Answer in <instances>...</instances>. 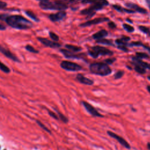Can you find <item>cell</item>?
<instances>
[{
	"mask_svg": "<svg viewBox=\"0 0 150 150\" xmlns=\"http://www.w3.org/2000/svg\"><path fill=\"white\" fill-rule=\"evenodd\" d=\"M0 19L5 21L8 25L17 29H28L32 26V23L21 15H0Z\"/></svg>",
	"mask_w": 150,
	"mask_h": 150,
	"instance_id": "6da1fadb",
	"label": "cell"
},
{
	"mask_svg": "<svg viewBox=\"0 0 150 150\" xmlns=\"http://www.w3.org/2000/svg\"><path fill=\"white\" fill-rule=\"evenodd\" d=\"M67 2H65V0L56 1L54 2H50L49 1L40 2L39 6L40 8L45 10H59L64 11L67 9L68 6L67 5Z\"/></svg>",
	"mask_w": 150,
	"mask_h": 150,
	"instance_id": "7a4b0ae2",
	"label": "cell"
},
{
	"mask_svg": "<svg viewBox=\"0 0 150 150\" xmlns=\"http://www.w3.org/2000/svg\"><path fill=\"white\" fill-rule=\"evenodd\" d=\"M89 69L92 73L102 76H108L111 73V70L107 64L103 63H92L90 65Z\"/></svg>",
	"mask_w": 150,
	"mask_h": 150,
	"instance_id": "3957f363",
	"label": "cell"
},
{
	"mask_svg": "<svg viewBox=\"0 0 150 150\" xmlns=\"http://www.w3.org/2000/svg\"><path fill=\"white\" fill-rule=\"evenodd\" d=\"M88 54L93 57L94 58H97L98 57L99 55H103V56H105V55H112L113 52L108 49L100 46H95L90 48L88 51Z\"/></svg>",
	"mask_w": 150,
	"mask_h": 150,
	"instance_id": "277c9868",
	"label": "cell"
},
{
	"mask_svg": "<svg viewBox=\"0 0 150 150\" xmlns=\"http://www.w3.org/2000/svg\"><path fill=\"white\" fill-rule=\"evenodd\" d=\"M60 66L62 69L67 70V71H77L81 70L82 69V67L79 64L71 62L69 61H63L60 63Z\"/></svg>",
	"mask_w": 150,
	"mask_h": 150,
	"instance_id": "5b68a950",
	"label": "cell"
},
{
	"mask_svg": "<svg viewBox=\"0 0 150 150\" xmlns=\"http://www.w3.org/2000/svg\"><path fill=\"white\" fill-rule=\"evenodd\" d=\"M103 6H104L101 4H91V5L89 8L82 10L80 12V13L82 15H87L88 16L87 18H89L96 13V11H97L101 9Z\"/></svg>",
	"mask_w": 150,
	"mask_h": 150,
	"instance_id": "8992f818",
	"label": "cell"
},
{
	"mask_svg": "<svg viewBox=\"0 0 150 150\" xmlns=\"http://www.w3.org/2000/svg\"><path fill=\"white\" fill-rule=\"evenodd\" d=\"M107 134L109 135L110 137H111L115 139L116 140H117V141L121 145H122L123 146H124L125 148H126L127 149H130V148H131L130 145L127 142V141L124 138H123L121 136H120V135H117V134H115V133H114L112 131H108Z\"/></svg>",
	"mask_w": 150,
	"mask_h": 150,
	"instance_id": "52a82bcc",
	"label": "cell"
},
{
	"mask_svg": "<svg viewBox=\"0 0 150 150\" xmlns=\"http://www.w3.org/2000/svg\"><path fill=\"white\" fill-rule=\"evenodd\" d=\"M82 104L86 110L93 116L94 117H103V115H101L92 105L89 104L88 102L86 101H82Z\"/></svg>",
	"mask_w": 150,
	"mask_h": 150,
	"instance_id": "ba28073f",
	"label": "cell"
},
{
	"mask_svg": "<svg viewBox=\"0 0 150 150\" xmlns=\"http://www.w3.org/2000/svg\"><path fill=\"white\" fill-rule=\"evenodd\" d=\"M109 19L107 18H95L94 19L87 21L83 23H81L80 25V26L81 27H87V26H90L93 25H96L100 23H103L105 21H108Z\"/></svg>",
	"mask_w": 150,
	"mask_h": 150,
	"instance_id": "9c48e42d",
	"label": "cell"
},
{
	"mask_svg": "<svg viewBox=\"0 0 150 150\" xmlns=\"http://www.w3.org/2000/svg\"><path fill=\"white\" fill-rule=\"evenodd\" d=\"M38 40L41 42L42 44H43L45 46L49 47H52V48H57V47H59L60 46V45L56 42L54 41H52L46 38H38Z\"/></svg>",
	"mask_w": 150,
	"mask_h": 150,
	"instance_id": "30bf717a",
	"label": "cell"
},
{
	"mask_svg": "<svg viewBox=\"0 0 150 150\" xmlns=\"http://www.w3.org/2000/svg\"><path fill=\"white\" fill-rule=\"evenodd\" d=\"M66 15V12L64 11H61L56 13L50 14L49 16L50 20L52 22H57L60 20H62Z\"/></svg>",
	"mask_w": 150,
	"mask_h": 150,
	"instance_id": "8fae6325",
	"label": "cell"
},
{
	"mask_svg": "<svg viewBox=\"0 0 150 150\" xmlns=\"http://www.w3.org/2000/svg\"><path fill=\"white\" fill-rule=\"evenodd\" d=\"M0 52L2 53L4 55H5L6 57L12 60L13 61L17 62H19V59H18V57L16 56H15L12 53H11L8 49H6L5 47H4L3 46H2L1 45H0Z\"/></svg>",
	"mask_w": 150,
	"mask_h": 150,
	"instance_id": "7c38bea8",
	"label": "cell"
},
{
	"mask_svg": "<svg viewBox=\"0 0 150 150\" xmlns=\"http://www.w3.org/2000/svg\"><path fill=\"white\" fill-rule=\"evenodd\" d=\"M125 5L128 7L129 8H131L132 9H134V11L135 12H138L139 13H147V11L146 9L140 7L139 6H138V5L137 4H133V3H127L125 4Z\"/></svg>",
	"mask_w": 150,
	"mask_h": 150,
	"instance_id": "4fadbf2b",
	"label": "cell"
},
{
	"mask_svg": "<svg viewBox=\"0 0 150 150\" xmlns=\"http://www.w3.org/2000/svg\"><path fill=\"white\" fill-rule=\"evenodd\" d=\"M76 79L80 83L86 85H92L93 84V81L92 80L84 77L81 74H78L76 76Z\"/></svg>",
	"mask_w": 150,
	"mask_h": 150,
	"instance_id": "5bb4252c",
	"label": "cell"
},
{
	"mask_svg": "<svg viewBox=\"0 0 150 150\" xmlns=\"http://www.w3.org/2000/svg\"><path fill=\"white\" fill-rule=\"evenodd\" d=\"M81 3L90 4H101L104 6L108 5V2L107 0H82Z\"/></svg>",
	"mask_w": 150,
	"mask_h": 150,
	"instance_id": "9a60e30c",
	"label": "cell"
},
{
	"mask_svg": "<svg viewBox=\"0 0 150 150\" xmlns=\"http://www.w3.org/2000/svg\"><path fill=\"white\" fill-rule=\"evenodd\" d=\"M132 61H133V63L134 64V65H137V66H139L144 69H146V68H148V69H150V64H148L146 62H144L143 61H142L141 59H138V57H132Z\"/></svg>",
	"mask_w": 150,
	"mask_h": 150,
	"instance_id": "2e32d148",
	"label": "cell"
},
{
	"mask_svg": "<svg viewBox=\"0 0 150 150\" xmlns=\"http://www.w3.org/2000/svg\"><path fill=\"white\" fill-rule=\"evenodd\" d=\"M60 52L63 53V54L68 59H75V58H80V56L74 53H73L72 52H70L68 50H66V49H61Z\"/></svg>",
	"mask_w": 150,
	"mask_h": 150,
	"instance_id": "e0dca14e",
	"label": "cell"
},
{
	"mask_svg": "<svg viewBox=\"0 0 150 150\" xmlns=\"http://www.w3.org/2000/svg\"><path fill=\"white\" fill-rule=\"evenodd\" d=\"M107 35H108L107 31L103 29V30H101L96 32V33H94L93 35V38L96 40H98V39H103V38L107 36Z\"/></svg>",
	"mask_w": 150,
	"mask_h": 150,
	"instance_id": "ac0fdd59",
	"label": "cell"
},
{
	"mask_svg": "<svg viewBox=\"0 0 150 150\" xmlns=\"http://www.w3.org/2000/svg\"><path fill=\"white\" fill-rule=\"evenodd\" d=\"M113 8L117 11L120 12H127V13H134L135 12L132 10H130V9H127L126 8H123L120 6L115 5H113Z\"/></svg>",
	"mask_w": 150,
	"mask_h": 150,
	"instance_id": "d6986e66",
	"label": "cell"
},
{
	"mask_svg": "<svg viewBox=\"0 0 150 150\" xmlns=\"http://www.w3.org/2000/svg\"><path fill=\"white\" fill-rule=\"evenodd\" d=\"M97 43H100V44L113 46V43L111 40H110L108 39H101L97 40Z\"/></svg>",
	"mask_w": 150,
	"mask_h": 150,
	"instance_id": "ffe728a7",
	"label": "cell"
},
{
	"mask_svg": "<svg viewBox=\"0 0 150 150\" xmlns=\"http://www.w3.org/2000/svg\"><path fill=\"white\" fill-rule=\"evenodd\" d=\"M65 47L67 49H68L69 50H71L73 52H79V51L81 50V48L80 47L74 46V45H66L65 46Z\"/></svg>",
	"mask_w": 150,
	"mask_h": 150,
	"instance_id": "44dd1931",
	"label": "cell"
},
{
	"mask_svg": "<svg viewBox=\"0 0 150 150\" xmlns=\"http://www.w3.org/2000/svg\"><path fill=\"white\" fill-rule=\"evenodd\" d=\"M25 13L27 16H28L29 17H30L31 19H32L33 21H36V22H39V19L38 18V17L35 15V14L34 13H33L32 12L30 11H26Z\"/></svg>",
	"mask_w": 150,
	"mask_h": 150,
	"instance_id": "7402d4cb",
	"label": "cell"
},
{
	"mask_svg": "<svg viewBox=\"0 0 150 150\" xmlns=\"http://www.w3.org/2000/svg\"><path fill=\"white\" fill-rule=\"evenodd\" d=\"M0 70L5 73H9L10 72V69L5 64L0 62Z\"/></svg>",
	"mask_w": 150,
	"mask_h": 150,
	"instance_id": "603a6c76",
	"label": "cell"
},
{
	"mask_svg": "<svg viewBox=\"0 0 150 150\" xmlns=\"http://www.w3.org/2000/svg\"><path fill=\"white\" fill-rule=\"evenodd\" d=\"M134 69L137 72H138L139 73H141V74H144L146 71L145 69H144V68H143V67H142L139 66H137V65H135Z\"/></svg>",
	"mask_w": 150,
	"mask_h": 150,
	"instance_id": "cb8c5ba5",
	"label": "cell"
},
{
	"mask_svg": "<svg viewBox=\"0 0 150 150\" xmlns=\"http://www.w3.org/2000/svg\"><path fill=\"white\" fill-rule=\"evenodd\" d=\"M57 112L58 114V115H59V118L64 123H67L68 122V119L64 115H63L62 113H61L60 111H57Z\"/></svg>",
	"mask_w": 150,
	"mask_h": 150,
	"instance_id": "d4e9b609",
	"label": "cell"
},
{
	"mask_svg": "<svg viewBox=\"0 0 150 150\" xmlns=\"http://www.w3.org/2000/svg\"><path fill=\"white\" fill-rule=\"evenodd\" d=\"M25 49L30 52H32V53H39V51L37 50L36 49H35L33 46L29 45H27L26 46H25Z\"/></svg>",
	"mask_w": 150,
	"mask_h": 150,
	"instance_id": "484cf974",
	"label": "cell"
},
{
	"mask_svg": "<svg viewBox=\"0 0 150 150\" xmlns=\"http://www.w3.org/2000/svg\"><path fill=\"white\" fill-rule=\"evenodd\" d=\"M136 56H137V57H138L139 59H145V58H149L148 54H147L145 53H142V52H137L136 53Z\"/></svg>",
	"mask_w": 150,
	"mask_h": 150,
	"instance_id": "4316f807",
	"label": "cell"
},
{
	"mask_svg": "<svg viewBox=\"0 0 150 150\" xmlns=\"http://www.w3.org/2000/svg\"><path fill=\"white\" fill-rule=\"evenodd\" d=\"M123 28L128 32H132L134 31V28L130 26L129 25H128V24H126V23H124L123 24Z\"/></svg>",
	"mask_w": 150,
	"mask_h": 150,
	"instance_id": "83f0119b",
	"label": "cell"
},
{
	"mask_svg": "<svg viewBox=\"0 0 150 150\" xmlns=\"http://www.w3.org/2000/svg\"><path fill=\"white\" fill-rule=\"evenodd\" d=\"M49 36L50 37V38L54 41V42H56V41H58L59 40V36L56 34L54 33V32H49Z\"/></svg>",
	"mask_w": 150,
	"mask_h": 150,
	"instance_id": "f1b7e54d",
	"label": "cell"
},
{
	"mask_svg": "<svg viewBox=\"0 0 150 150\" xmlns=\"http://www.w3.org/2000/svg\"><path fill=\"white\" fill-rule=\"evenodd\" d=\"M139 29H140V30L141 32H142L143 33H146V34H148L149 35V34L150 33V30L149 28H148L147 27H145V26H140L139 27Z\"/></svg>",
	"mask_w": 150,
	"mask_h": 150,
	"instance_id": "f546056e",
	"label": "cell"
},
{
	"mask_svg": "<svg viewBox=\"0 0 150 150\" xmlns=\"http://www.w3.org/2000/svg\"><path fill=\"white\" fill-rule=\"evenodd\" d=\"M36 122H37V124L42 128H43L45 131H46V132H49V133H50V134H51V132H50V131L43 124V123H42L40 121H39V120H36Z\"/></svg>",
	"mask_w": 150,
	"mask_h": 150,
	"instance_id": "4dcf8cb0",
	"label": "cell"
},
{
	"mask_svg": "<svg viewBox=\"0 0 150 150\" xmlns=\"http://www.w3.org/2000/svg\"><path fill=\"white\" fill-rule=\"evenodd\" d=\"M124 75V72L122 71H118L114 75V78L115 79H120L122 77V76Z\"/></svg>",
	"mask_w": 150,
	"mask_h": 150,
	"instance_id": "1f68e13d",
	"label": "cell"
},
{
	"mask_svg": "<svg viewBox=\"0 0 150 150\" xmlns=\"http://www.w3.org/2000/svg\"><path fill=\"white\" fill-rule=\"evenodd\" d=\"M129 46H144L143 44H142L141 42H132L131 43H130V44H129Z\"/></svg>",
	"mask_w": 150,
	"mask_h": 150,
	"instance_id": "d6a6232c",
	"label": "cell"
},
{
	"mask_svg": "<svg viewBox=\"0 0 150 150\" xmlns=\"http://www.w3.org/2000/svg\"><path fill=\"white\" fill-rule=\"evenodd\" d=\"M48 112H49V114L52 117H53V118H54V119H56V120H58V119H59L57 115L54 112H52V111H49V110H48Z\"/></svg>",
	"mask_w": 150,
	"mask_h": 150,
	"instance_id": "836d02e7",
	"label": "cell"
},
{
	"mask_svg": "<svg viewBox=\"0 0 150 150\" xmlns=\"http://www.w3.org/2000/svg\"><path fill=\"white\" fill-rule=\"evenodd\" d=\"M118 48L120 49V50L124 51V52H128V50L127 49V48L125 47V46H118Z\"/></svg>",
	"mask_w": 150,
	"mask_h": 150,
	"instance_id": "e575fe53",
	"label": "cell"
},
{
	"mask_svg": "<svg viewBox=\"0 0 150 150\" xmlns=\"http://www.w3.org/2000/svg\"><path fill=\"white\" fill-rule=\"evenodd\" d=\"M6 5H7V4H6V2L0 1V9H2V8H5L6 6Z\"/></svg>",
	"mask_w": 150,
	"mask_h": 150,
	"instance_id": "d590c367",
	"label": "cell"
},
{
	"mask_svg": "<svg viewBox=\"0 0 150 150\" xmlns=\"http://www.w3.org/2000/svg\"><path fill=\"white\" fill-rule=\"evenodd\" d=\"M108 26L111 29H113V28H115L116 27V25L113 22H109L108 23Z\"/></svg>",
	"mask_w": 150,
	"mask_h": 150,
	"instance_id": "8d00e7d4",
	"label": "cell"
},
{
	"mask_svg": "<svg viewBox=\"0 0 150 150\" xmlns=\"http://www.w3.org/2000/svg\"><path fill=\"white\" fill-rule=\"evenodd\" d=\"M115 60V59H108L105 60V61L107 64H112Z\"/></svg>",
	"mask_w": 150,
	"mask_h": 150,
	"instance_id": "74e56055",
	"label": "cell"
},
{
	"mask_svg": "<svg viewBox=\"0 0 150 150\" xmlns=\"http://www.w3.org/2000/svg\"><path fill=\"white\" fill-rule=\"evenodd\" d=\"M120 39L122 40V41H124V42H126V43H127V42H128V40H129L130 38H129V37H127V36H122Z\"/></svg>",
	"mask_w": 150,
	"mask_h": 150,
	"instance_id": "f35d334b",
	"label": "cell"
},
{
	"mask_svg": "<svg viewBox=\"0 0 150 150\" xmlns=\"http://www.w3.org/2000/svg\"><path fill=\"white\" fill-rule=\"evenodd\" d=\"M5 29H6V26L4 25H3L2 23H0V30H4Z\"/></svg>",
	"mask_w": 150,
	"mask_h": 150,
	"instance_id": "ab89813d",
	"label": "cell"
},
{
	"mask_svg": "<svg viewBox=\"0 0 150 150\" xmlns=\"http://www.w3.org/2000/svg\"><path fill=\"white\" fill-rule=\"evenodd\" d=\"M145 1H146V3H147V4H148V5L149 6V8L150 9V0H145Z\"/></svg>",
	"mask_w": 150,
	"mask_h": 150,
	"instance_id": "60d3db41",
	"label": "cell"
},
{
	"mask_svg": "<svg viewBox=\"0 0 150 150\" xmlns=\"http://www.w3.org/2000/svg\"><path fill=\"white\" fill-rule=\"evenodd\" d=\"M144 47H145L146 49H147V50L149 51V52L150 53V47H148V46H144Z\"/></svg>",
	"mask_w": 150,
	"mask_h": 150,
	"instance_id": "b9f144b4",
	"label": "cell"
},
{
	"mask_svg": "<svg viewBox=\"0 0 150 150\" xmlns=\"http://www.w3.org/2000/svg\"><path fill=\"white\" fill-rule=\"evenodd\" d=\"M147 148H148L149 150H150V142H148V143L147 144Z\"/></svg>",
	"mask_w": 150,
	"mask_h": 150,
	"instance_id": "7bdbcfd3",
	"label": "cell"
},
{
	"mask_svg": "<svg viewBox=\"0 0 150 150\" xmlns=\"http://www.w3.org/2000/svg\"><path fill=\"white\" fill-rule=\"evenodd\" d=\"M147 90H148V91H149V93H150V86H147Z\"/></svg>",
	"mask_w": 150,
	"mask_h": 150,
	"instance_id": "ee69618b",
	"label": "cell"
},
{
	"mask_svg": "<svg viewBox=\"0 0 150 150\" xmlns=\"http://www.w3.org/2000/svg\"><path fill=\"white\" fill-rule=\"evenodd\" d=\"M37 1H39L40 2H43V1H49V0H37Z\"/></svg>",
	"mask_w": 150,
	"mask_h": 150,
	"instance_id": "f6af8a7d",
	"label": "cell"
},
{
	"mask_svg": "<svg viewBox=\"0 0 150 150\" xmlns=\"http://www.w3.org/2000/svg\"><path fill=\"white\" fill-rule=\"evenodd\" d=\"M148 79L150 80V76H149L148 77Z\"/></svg>",
	"mask_w": 150,
	"mask_h": 150,
	"instance_id": "bcb514c9",
	"label": "cell"
},
{
	"mask_svg": "<svg viewBox=\"0 0 150 150\" xmlns=\"http://www.w3.org/2000/svg\"><path fill=\"white\" fill-rule=\"evenodd\" d=\"M4 150H6V149H4Z\"/></svg>",
	"mask_w": 150,
	"mask_h": 150,
	"instance_id": "7dc6e473",
	"label": "cell"
}]
</instances>
